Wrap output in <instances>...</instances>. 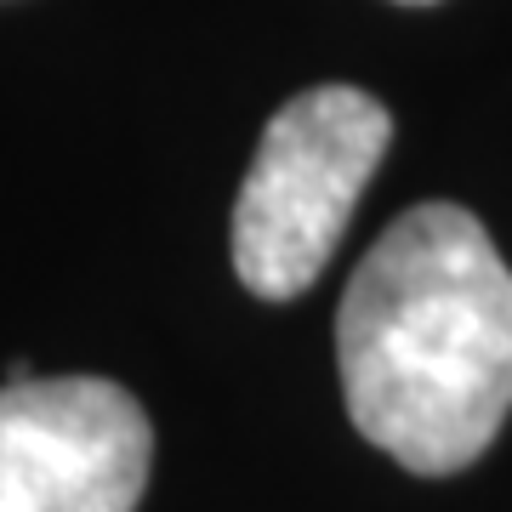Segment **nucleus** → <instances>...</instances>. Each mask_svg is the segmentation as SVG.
Returning <instances> with one entry per match:
<instances>
[{"label":"nucleus","instance_id":"f03ea898","mask_svg":"<svg viewBox=\"0 0 512 512\" xmlns=\"http://www.w3.org/2000/svg\"><path fill=\"white\" fill-rule=\"evenodd\" d=\"M393 114L359 86H313L268 120L234 200V274L251 296L291 302L325 274L353 205L376 177Z\"/></svg>","mask_w":512,"mask_h":512},{"label":"nucleus","instance_id":"20e7f679","mask_svg":"<svg viewBox=\"0 0 512 512\" xmlns=\"http://www.w3.org/2000/svg\"><path fill=\"white\" fill-rule=\"evenodd\" d=\"M399 6H427V0H399Z\"/></svg>","mask_w":512,"mask_h":512},{"label":"nucleus","instance_id":"7ed1b4c3","mask_svg":"<svg viewBox=\"0 0 512 512\" xmlns=\"http://www.w3.org/2000/svg\"><path fill=\"white\" fill-rule=\"evenodd\" d=\"M154 461L143 404L103 376L0 387V512H137Z\"/></svg>","mask_w":512,"mask_h":512},{"label":"nucleus","instance_id":"f257e3e1","mask_svg":"<svg viewBox=\"0 0 512 512\" xmlns=\"http://www.w3.org/2000/svg\"><path fill=\"white\" fill-rule=\"evenodd\" d=\"M353 427L421 478L473 467L512 410V268L473 211L387 222L336 313Z\"/></svg>","mask_w":512,"mask_h":512}]
</instances>
